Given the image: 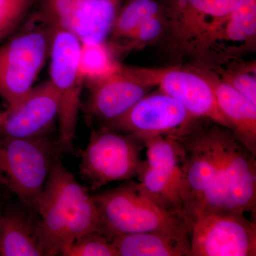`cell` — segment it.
Masks as SVG:
<instances>
[{"label": "cell", "mask_w": 256, "mask_h": 256, "mask_svg": "<svg viewBox=\"0 0 256 256\" xmlns=\"http://www.w3.org/2000/svg\"><path fill=\"white\" fill-rule=\"evenodd\" d=\"M121 66L106 42H82L79 68L84 82L92 85L118 72Z\"/></svg>", "instance_id": "22"}, {"label": "cell", "mask_w": 256, "mask_h": 256, "mask_svg": "<svg viewBox=\"0 0 256 256\" xmlns=\"http://www.w3.org/2000/svg\"><path fill=\"white\" fill-rule=\"evenodd\" d=\"M226 66V68L216 69L220 80L256 104V60L244 62L239 60Z\"/></svg>", "instance_id": "23"}, {"label": "cell", "mask_w": 256, "mask_h": 256, "mask_svg": "<svg viewBox=\"0 0 256 256\" xmlns=\"http://www.w3.org/2000/svg\"><path fill=\"white\" fill-rule=\"evenodd\" d=\"M64 256H118L114 244L100 232L82 236L66 246L60 252Z\"/></svg>", "instance_id": "25"}, {"label": "cell", "mask_w": 256, "mask_h": 256, "mask_svg": "<svg viewBox=\"0 0 256 256\" xmlns=\"http://www.w3.org/2000/svg\"><path fill=\"white\" fill-rule=\"evenodd\" d=\"M0 214H1V212H0Z\"/></svg>", "instance_id": "29"}, {"label": "cell", "mask_w": 256, "mask_h": 256, "mask_svg": "<svg viewBox=\"0 0 256 256\" xmlns=\"http://www.w3.org/2000/svg\"><path fill=\"white\" fill-rule=\"evenodd\" d=\"M256 50V0H240L207 42L200 68H218Z\"/></svg>", "instance_id": "13"}, {"label": "cell", "mask_w": 256, "mask_h": 256, "mask_svg": "<svg viewBox=\"0 0 256 256\" xmlns=\"http://www.w3.org/2000/svg\"><path fill=\"white\" fill-rule=\"evenodd\" d=\"M58 92L50 80L34 87L18 106L0 114V137L48 136L60 114Z\"/></svg>", "instance_id": "14"}, {"label": "cell", "mask_w": 256, "mask_h": 256, "mask_svg": "<svg viewBox=\"0 0 256 256\" xmlns=\"http://www.w3.org/2000/svg\"><path fill=\"white\" fill-rule=\"evenodd\" d=\"M220 154L228 180L229 206L232 214L256 212V161L228 128L220 126Z\"/></svg>", "instance_id": "15"}, {"label": "cell", "mask_w": 256, "mask_h": 256, "mask_svg": "<svg viewBox=\"0 0 256 256\" xmlns=\"http://www.w3.org/2000/svg\"><path fill=\"white\" fill-rule=\"evenodd\" d=\"M138 178L139 186L150 198L184 220L181 176L166 170L151 168L146 164Z\"/></svg>", "instance_id": "20"}, {"label": "cell", "mask_w": 256, "mask_h": 256, "mask_svg": "<svg viewBox=\"0 0 256 256\" xmlns=\"http://www.w3.org/2000/svg\"><path fill=\"white\" fill-rule=\"evenodd\" d=\"M38 236L44 256L60 255L66 246L85 234L100 232L92 195L57 158L37 205Z\"/></svg>", "instance_id": "2"}, {"label": "cell", "mask_w": 256, "mask_h": 256, "mask_svg": "<svg viewBox=\"0 0 256 256\" xmlns=\"http://www.w3.org/2000/svg\"><path fill=\"white\" fill-rule=\"evenodd\" d=\"M111 242L118 256H190L188 228L122 234Z\"/></svg>", "instance_id": "18"}, {"label": "cell", "mask_w": 256, "mask_h": 256, "mask_svg": "<svg viewBox=\"0 0 256 256\" xmlns=\"http://www.w3.org/2000/svg\"><path fill=\"white\" fill-rule=\"evenodd\" d=\"M58 143L48 136L0 137V182L30 210H36L57 159Z\"/></svg>", "instance_id": "4"}, {"label": "cell", "mask_w": 256, "mask_h": 256, "mask_svg": "<svg viewBox=\"0 0 256 256\" xmlns=\"http://www.w3.org/2000/svg\"><path fill=\"white\" fill-rule=\"evenodd\" d=\"M240 0H160L166 50L174 60L200 62L208 40Z\"/></svg>", "instance_id": "6"}, {"label": "cell", "mask_w": 256, "mask_h": 256, "mask_svg": "<svg viewBox=\"0 0 256 256\" xmlns=\"http://www.w3.org/2000/svg\"><path fill=\"white\" fill-rule=\"evenodd\" d=\"M92 196L100 216V233L110 240L122 234L188 228L182 220L153 201L132 180Z\"/></svg>", "instance_id": "3"}, {"label": "cell", "mask_w": 256, "mask_h": 256, "mask_svg": "<svg viewBox=\"0 0 256 256\" xmlns=\"http://www.w3.org/2000/svg\"><path fill=\"white\" fill-rule=\"evenodd\" d=\"M36 14L50 26L73 34L80 42L104 43L122 0H34Z\"/></svg>", "instance_id": "11"}, {"label": "cell", "mask_w": 256, "mask_h": 256, "mask_svg": "<svg viewBox=\"0 0 256 256\" xmlns=\"http://www.w3.org/2000/svg\"><path fill=\"white\" fill-rule=\"evenodd\" d=\"M200 120L182 136H173L182 148L181 198L186 227L200 215L232 214L220 154L222 126L212 122L210 126H203Z\"/></svg>", "instance_id": "1"}, {"label": "cell", "mask_w": 256, "mask_h": 256, "mask_svg": "<svg viewBox=\"0 0 256 256\" xmlns=\"http://www.w3.org/2000/svg\"><path fill=\"white\" fill-rule=\"evenodd\" d=\"M144 146L132 136L108 127L92 130L80 152V174L92 190L138 178L146 166L141 158Z\"/></svg>", "instance_id": "7"}, {"label": "cell", "mask_w": 256, "mask_h": 256, "mask_svg": "<svg viewBox=\"0 0 256 256\" xmlns=\"http://www.w3.org/2000/svg\"><path fill=\"white\" fill-rule=\"evenodd\" d=\"M205 69V68H204ZM217 104L239 142L256 156V104L206 69Z\"/></svg>", "instance_id": "17"}, {"label": "cell", "mask_w": 256, "mask_h": 256, "mask_svg": "<svg viewBox=\"0 0 256 256\" xmlns=\"http://www.w3.org/2000/svg\"><path fill=\"white\" fill-rule=\"evenodd\" d=\"M34 0H0V43L22 21Z\"/></svg>", "instance_id": "26"}, {"label": "cell", "mask_w": 256, "mask_h": 256, "mask_svg": "<svg viewBox=\"0 0 256 256\" xmlns=\"http://www.w3.org/2000/svg\"><path fill=\"white\" fill-rule=\"evenodd\" d=\"M52 28L36 14L22 31L0 46V96L8 109L18 105L50 56Z\"/></svg>", "instance_id": "5"}, {"label": "cell", "mask_w": 256, "mask_h": 256, "mask_svg": "<svg viewBox=\"0 0 256 256\" xmlns=\"http://www.w3.org/2000/svg\"><path fill=\"white\" fill-rule=\"evenodd\" d=\"M90 86L88 110L92 116L107 124L124 116L152 88L124 66Z\"/></svg>", "instance_id": "16"}, {"label": "cell", "mask_w": 256, "mask_h": 256, "mask_svg": "<svg viewBox=\"0 0 256 256\" xmlns=\"http://www.w3.org/2000/svg\"><path fill=\"white\" fill-rule=\"evenodd\" d=\"M138 78L180 102L194 116L230 130L222 114L206 69L174 66L128 67Z\"/></svg>", "instance_id": "9"}, {"label": "cell", "mask_w": 256, "mask_h": 256, "mask_svg": "<svg viewBox=\"0 0 256 256\" xmlns=\"http://www.w3.org/2000/svg\"><path fill=\"white\" fill-rule=\"evenodd\" d=\"M0 185H2V184L1 182H0Z\"/></svg>", "instance_id": "27"}, {"label": "cell", "mask_w": 256, "mask_h": 256, "mask_svg": "<svg viewBox=\"0 0 256 256\" xmlns=\"http://www.w3.org/2000/svg\"><path fill=\"white\" fill-rule=\"evenodd\" d=\"M198 119L178 100L160 92L146 94L107 127L143 143L144 140L156 136H182Z\"/></svg>", "instance_id": "12"}, {"label": "cell", "mask_w": 256, "mask_h": 256, "mask_svg": "<svg viewBox=\"0 0 256 256\" xmlns=\"http://www.w3.org/2000/svg\"><path fill=\"white\" fill-rule=\"evenodd\" d=\"M166 28V18L163 11L160 14L146 20L127 40L114 46L122 53L142 50L146 46L156 43L164 37Z\"/></svg>", "instance_id": "24"}, {"label": "cell", "mask_w": 256, "mask_h": 256, "mask_svg": "<svg viewBox=\"0 0 256 256\" xmlns=\"http://www.w3.org/2000/svg\"><path fill=\"white\" fill-rule=\"evenodd\" d=\"M163 11L160 0H128L121 6L111 31L114 46L127 40L146 20Z\"/></svg>", "instance_id": "21"}, {"label": "cell", "mask_w": 256, "mask_h": 256, "mask_svg": "<svg viewBox=\"0 0 256 256\" xmlns=\"http://www.w3.org/2000/svg\"><path fill=\"white\" fill-rule=\"evenodd\" d=\"M190 256H256V225L240 214H207L188 226Z\"/></svg>", "instance_id": "10"}, {"label": "cell", "mask_w": 256, "mask_h": 256, "mask_svg": "<svg viewBox=\"0 0 256 256\" xmlns=\"http://www.w3.org/2000/svg\"><path fill=\"white\" fill-rule=\"evenodd\" d=\"M43 256L38 223L24 210L0 214V256Z\"/></svg>", "instance_id": "19"}, {"label": "cell", "mask_w": 256, "mask_h": 256, "mask_svg": "<svg viewBox=\"0 0 256 256\" xmlns=\"http://www.w3.org/2000/svg\"><path fill=\"white\" fill-rule=\"evenodd\" d=\"M52 28L50 80L60 100L57 143L60 151H69L76 130L84 82L79 68L82 42L70 32Z\"/></svg>", "instance_id": "8"}, {"label": "cell", "mask_w": 256, "mask_h": 256, "mask_svg": "<svg viewBox=\"0 0 256 256\" xmlns=\"http://www.w3.org/2000/svg\"><path fill=\"white\" fill-rule=\"evenodd\" d=\"M1 112H0V114H1Z\"/></svg>", "instance_id": "28"}]
</instances>
